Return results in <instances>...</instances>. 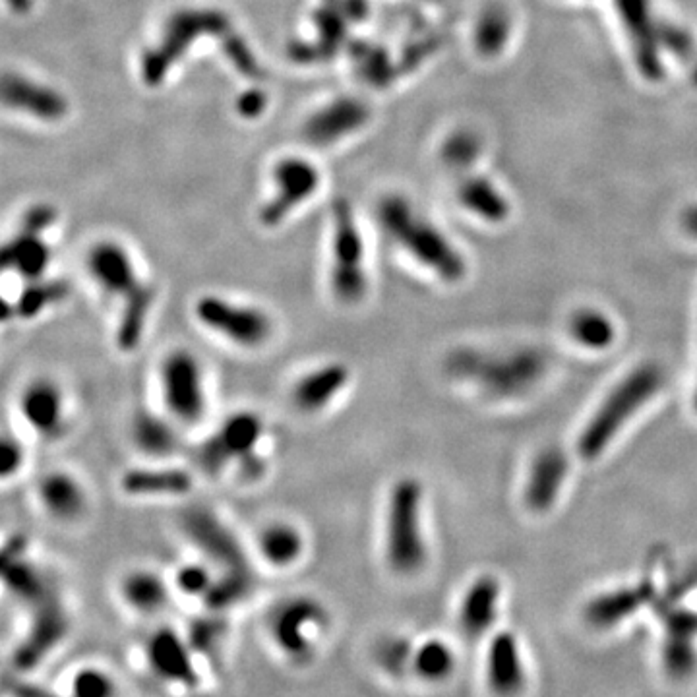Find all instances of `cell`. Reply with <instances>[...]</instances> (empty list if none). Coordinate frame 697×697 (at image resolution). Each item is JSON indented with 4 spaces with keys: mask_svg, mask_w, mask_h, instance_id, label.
Returning <instances> with one entry per match:
<instances>
[{
    "mask_svg": "<svg viewBox=\"0 0 697 697\" xmlns=\"http://www.w3.org/2000/svg\"><path fill=\"white\" fill-rule=\"evenodd\" d=\"M86 273L107 303L115 306L113 343L122 355L136 353L152 324L157 291L134 252L117 239H99L86 252Z\"/></svg>",
    "mask_w": 697,
    "mask_h": 697,
    "instance_id": "obj_1",
    "label": "cell"
},
{
    "mask_svg": "<svg viewBox=\"0 0 697 697\" xmlns=\"http://www.w3.org/2000/svg\"><path fill=\"white\" fill-rule=\"evenodd\" d=\"M266 440V417L254 409H237L196 444L194 469L208 479L233 475L246 486L262 483L270 471Z\"/></svg>",
    "mask_w": 697,
    "mask_h": 697,
    "instance_id": "obj_2",
    "label": "cell"
},
{
    "mask_svg": "<svg viewBox=\"0 0 697 697\" xmlns=\"http://www.w3.org/2000/svg\"><path fill=\"white\" fill-rule=\"evenodd\" d=\"M332 630V608L308 591L277 599L264 616L268 647L285 667L293 670H306L322 657Z\"/></svg>",
    "mask_w": 697,
    "mask_h": 697,
    "instance_id": "obj_3",
    "label": "cell"
},
{
    "mask_svg": "<svg viewBox=\"0 0 697 697\" xmlns=\"http://www.w3.org/2000/svg\"><path fill=\"white\" fill-rule=\"evenodd\" d=\"M376 219L382 233L426 272L444 283H457L465 277L467 262L463 254L409 198L401 194L384 196L378 202Z\"/></svg>",
    "mask_w": 697,
    "mask_h": 697,
    "instance_id": "obj_4",
    "label": "cell"
},
{
    "mask_svg": "<svg viewBox=\"0 0 697 697\" xmlns=\"http://www.w3.org/2000/svg\"><path fill=\"white\" fill-rule=\"evenodd\" d=\"M548 364V355L537 347L510 351L459 349L448 357L446 370L483 394L512 399L535 390L543 382Z\"/></svg>",
    "mask_w": 697,
    "mask_h": 697,
    "instance_id": "obj_5",
    "label": "cell"
},
{
    "mask_svg": "<svg viewBox=\"0 0 697 697\" xmlns=\"http://www.w3.org/2000/svg\"><path fill=\"white\" fill-rule=\"evenodd\" d=\"M425 527V486L415 477L397 479L382 523V558L392 576L409 579L425 572L430 556Z\"/></svg>",
    "mask_w": 697,
    "mask_h": 697,
    "instance_id": "obj_6",
    "label": "cell"
},
{
    "mask_svg": "<svg viewBox=\"0 0 697 697\" xmlns=\"http://www.w3.org/2000/svg\"><path fill=\"white\" fill-rule=\"evenodd\" d=\"M665 372L659 364L645 363L632 368L591 413L581 428L577 452L585 461H595L607 452L618 434L630 425L637 413L661 392Z\"/></svg>",
    "mask_w": 697,
    "mask_h": 697,
    "instance_id": "obj_7",
    "label": "cell"
},
{
    "mask_svg": "<svg viewBox=\"0 0 697 697\" xmlns=\"http://www.w3.org/2000/svg\"><path fill=\"white\" fill-rule=\"evenodd\" d=\"M328 248V291L335 304L357 308L370 295L368 250L363 227L347 200H337L330 221Z\"/></svg>",
    "mask_w": 697,
    "mask_h": 697,
    "instance_id": "obj_8",
    "label": "cell"
},
{
    "mask_svg": "<svg viewBox=\"0 0 697 697\" xmlns=\"http://www.w3.org/2000/svg\"><path fill=\"white\" fill-rule=\"evenodd\" d=\"M190 314L202 332L243 353L266 349L277 332L268 308L225 293H200L192 301Z\"/></svg>",
    "mask_w": 697,
    "mask_h": 697,
    "instance_id": "obj_9",
    "label": "cell"
},
{
    "mask_svg": "<svg viewBox=\"0 0 697 697\" xmlns=\"http://www.w3.org/2000/svg\"><path fill=\"white\" fill-rule=\"evenodd\" d=\"M155 374L161 411L184 430L202 426L212 407L210 378L202 357L188 347H173L159 359Z\"/></svg>",
    "mask_w": 697,
    "mask_h": 697,
    "instance_id": "obj_10",
    "label": "cell"
},
{
    "mask_svg": "<svg viewBox=\"0 0 697 697\" xmlns=\"http://www.w3.org/2000/svg\"><path fill=\"white\" fill-rule=\"evenodd\" d=\"M140 665L153 684L181 696H196L208 682L210 667L192 647L184 630L155 622L140 643Z\"/></svg>",
    "mask_w": 697,
    "mask_h": 697,
    "instance_id": "obj_11",
    "label": "cell"
},
{
    "mask_svg": "<svg viewBox=\"0 0 697 697\" xmlns=\"http://www.w3.org/2000/svg\"><path fill=\"white\" fill-rule=\"evenodd\" d=\"M184 539L219 577L256 579V560L233 527L206 506L188 508L181 517Z\"/></svg>",
    "mask_w": 697,
    "mask_h": 697,
    "instance_id": "obj_12",
    "label": "cell"
},
{
    "mask_svg": "<svg viewBox=\"0 0 697 697\" xmlns=\"http://www.w3.org/2000/svg\"><path fill=\"white\" fill-rule=\"evenodd\" d=\"M229 30V20L213 10H181L163 26L159 39L142 59V76L150 86H159L167 72L179 64L190 45L210 33Z\"/></svg>",
    "mask_w": 697,
    "mask_h": 697,
    "instance_id": "obj_13",
    "label": "cell"
},
{
    "mask_svg": "<svg viewBox=\"0 0 697 697\" xmlns=\"http://www.w3.org/2000/svg\"><path fill=\"white\" fill-rule=\"evenodd\" d=\"M59 215L49 204L33 206L22 215L18 229L2 248V264L18 281H33L51 275L53 248L47 235L55 227Z\"/></svg>",
    "mask_w": 697,
    "mask_h": 697,
    "instance_id": "obj_14",
    "label": "cell"
},
{
    "mask_svg": "<svg viewBox=\"0 0 697 697\" xmlns=\"http://www.w3.org/2000/svg\"><path fill=\"white\" fill-rule=\"evenodd\" d=\"M270 184V192L258 210V221L272 231L283 227L316 196L320 171L310 159L299 155L283 157L273 165Z\"/></svg>",
    "mask_w": 697,
    "mask_h": 697,
    "instance_id": "obj_15",
    "label": "cell"
},
{
    "mask_svg": "<svg viewBox=\"0 0 697 697\" xmlns=\"http://www.w3.org/2000/svg\"><path fill=\"white\" fill-rule=\"evenodd\" d=\"M20 421L41 442L55 444L70 430V403L61 382L53 376H33L16 399Z\"/></svg>",
    "mask_w": 697,
    "mask_h": 697,
    "instance_id": "obj_16",
    "label": "cell"
},
{
    "mask_svg": "<svg viewBox=\"0 0 697 697\" xmlns=\"http://www.w3.org/2000/svg\"><path fill=\"white\" fill-rule=\"evenodd\" d=\"M198 483L194 467L179 461H146L124 469L119 475V492L128 500L171 502L188 498Z\"/></svg>",
    "mask_w": 697,
    "mask_h": 697,
    "instance_id": "obj_17",
    "label": "cell"
},
{
    "mask_svg": "<svg viewBox=\"0 0 697 697\" xmlns=\"http://www.w3.org/2000/svg\"><path fill=\"white\" fill-rule=\"evenodd\" d=\"M353 384V368L345 361H324L303 370L289 384V405L303 417L332 411Z\"/></svg>",
    "mask_w": 697,
    "mask_h": 697,
    "instance_id": "obj_18",
    "label": "cell"
},
{
    "mask_svg": "<svg viewBox=\"0 0 697 697\" xmlns=\"http://www.w3.org/2000/svg\"><path fill=\"white\" fill-rule=\"evenodd\" d=\"M614 4L630 39L637 70L645 80L659 82L665 74V22L655 18L651 0H614Z\"/></svg>",
    "mask_w": 697,
    "mask_h": 697,
    "instance_id": "obj_19",
    "label": "cell"
},
{
    "mask_svg": "<svg viewBox=\"0 0 697 697\" xmlns=\"http://www.w3.org/2000/svg\"><path fill=\"white\" fill-rule=\"evenodd\" d=\"M115 593L119 605L130 616L146 622H161L177 599L171 576L150 566H136L122 572Z\"/></svg>",
    "mask_w": 697,
    "mask_h": 697,
    "instance_id": "obj_20",
    "label": "cell"
},
{
    "mask_svg": "<svg viewBox=\"0 0 697 697\" xmlns=\"http://www.w3.org/2000/svg\"><path fill=\"white\" fill-rule=\"evenodd\" d=\"M35 502L41 512L59 525H76L90 514L88 486L68 469H51L35 485Z\"/></svg>",
    "mask_w": 697,
    "mask_h": 697,
    "instance_id": "obj_21",
    "label": "cell"
},
{
    "mask_svg": "<svg viewBox=\"0 0 697 697\" xmlns=\"http://www.w3.org/2000/svg\"><path fill=\"white\" fill-rule=\"evenodd\" d=\"M308 537L303 527L289 519L266 521L250 546L256 564L270 572H291L308 554Z\"/></svg>",
    "mask_w": 697,
    "mask_h": 697,
    "instance_id": "obj_22",
    "label": "cell"
},
{
    "mask_svg": "<svg viewBox=\"0 0 697 697\" xmlns=\"http://www.w3.org/2000/svg\"><path fill=\"white\" fill-rule=\"evenodd\" d=\"M368 119L370 111L359 99L339 97L308 117L304 136L316 148H334L341 140L357 134Z\"/></svg>",
    "mask_w": 697,
    "mask_h": 697,
    "instance_id": "obj_23",
    "label": "cell"
},
{
    "mask_svg": "<svg viewBox=\"0 0 697 697\" xmlns=\"http://www.w3.org/2000/svg\"><path fill=\"white\" fill-rule=\"evenodd\" d=\"M486 686L496 697H516L527 684L525 659L516 634L498 632L486 651Z\"/></svg>",
    "mask_w": 697,
    "mask_h": 697,
    "instance_id": "obj_24",
    "label": "cell"
},
{
    "mask_svg": "<svg viewBox=\"0 0 697 697\" xmlns=\"http://www.w3.org/2000/svg\"><path fill=\"white\" fill-rule=\"evenodd\" d=\"M663 624V668L668 676L684 680L697 668V614L686 608H670Z\"/></svg>",
    "mask_w": 697,
    "mask_h": 697,
    "instance_id": "obj_25",
    "label": "cell"
},
{
    "mask_svg": "<svg viewBox=\"0 0 697 697\" xmlns=\"http://www.w3.org/2000/svg\"><path fill=\"white\" fill-rule=\"evenodd\" d=\"M184 428L163 411H140L130 425V440L146 461H177Z\"/></svg>",
    "mask_w": 697,
    "mask_h": 697,
    "instance_id": "obj_26",
    "label": "cell"
},
{
    "mask_svg": "<svg viewBox=\"0 0 697 697\" xmlns=\"http://www.w3.org/2000/svg\"><path fill=\"white\" fill-rule=\"evenodd\" d=\"M502 601V585L496 577L479 576L463 593L457 608V624L467 639H481L496 624Z\"/></svg>",
    "mask_w": 697,
    "mask_h": 697,
    "instance_id": "obj_27",
    "label": "cell"
},
{
    "mask_svg": "<svg viewBox=\"0 0 697 697\" xmlns=\"http://www.w3.org/2000/svg\"><path fill=\"white\" fill-rule=\"evenodd\" d=\"M20 283L22 287L18 295L6 299L4 322H8L10 318L16 322H35L66 303L72 293L68 281L53 275Z\"/></svg>",
    "mask_w": 697,
    "mask_h": 697,
    "instance_id": "obj_28",
    "label": "cell"
},
{
    "mask_svg": "<svg viewBox=\"0 0 697 697\" xmlns=\"http://www.w3.org/2000/svg\"><path fill=\"white\" fill-rule=\"evenodd\" d=\"M4 103L39 121H61L68 109L59 91L16 72L4 76Z\"/></svg>",
    "mask_w": 697,
    "mask_h": 697,
    "instance_id": "obj_29",
    "label": "cell"
},
{
    "mask_svg": "<svg viewBox=\"0 0 697 697\" xmlns=\"http://www.w3.org/2000/svg\"><path fill=\"white\" fill-rule=\"evenodd\" d=\"M570 461L560 448H546L535 457L527 483L523 488V500L533 512H546L558 500L568 479Z\"/></svg>",
    "mask_w": 697,
    "mask_h": 697,
    "instance_id": "obj_30",
    "label": "cell"
},
{
    "mask_svg": "<svg viewBox=\"0 0 697 697\" xmlns=\"http://www.w3.org/2000/svg\"><path fill=\"white\" fill-rule=\"evenodd\" d=\"M653 593V583L649 581L601 593L587 603L583 610V618L589 626L597 630H610L637 614L647 603H651Z\"/></svg>",
    "mask_w": 697,
    "mask_h": 697,
    "instance_id": "obj_31",
    "label": "cell"
},
{
    "mask_svg": "<svg viewBox=\"0 0 697 697\" xmlns=\"http://www.w3.org/2000/svg\"><path fill=\"white\" fill-rule=\"evenodd\" d=\"M455 668V649L444 637L430 636L415 641L409 678L423 686H440L454 676Z\"/></svg>",
    "mask_w": 697,
    "mask_h": 697,
    "instance_id": "obj_32",
    "label": "cell"
},
{
    "mask_svg": "<svg viewBox=\"0 0 697 697\" xmlns=\"http://www.w3.org/2000/svg\"><path fill=\"white\" fill-rule=\"evenodd\" d=\"M66 697H121L122 686L115 670L97 661L70 668L59 684Z\"/></svg>",
    "mask_w": 697,
    "mask_h": 697,
    "instance_id": "obj_33",
    "label": "cell"
},
{
    "mask_svg": "<svg viewBox=\"0 0 697 697\" xmlns=\"http://www.w3.org/2000/svg\"><path fill=\"white\" fill-rule=\"evenodd\" d=\"M457 200L467 212L486 223H502L512 212L506 196L485 177L473 175L459 182Z\"/></svg>",
    "mask_w": 697,
    "mask_h": 697,
    "instance_id": "obj_34",
    "label": "cell"
},
{
    "mask_svg": "<svg viewBox=\"0 0 697 697\" xmlns=\"http://www.w3.org/2000/svg\"><path fill=\"white\" fill-rule=\"evenodd\" d=\"M169 576H171L173 589L177 593V599L182 597V599L194 601L202 607L208 601V597L212 595L219 574L215 572V568L210 562L196 556V558L182 560L181 564Z\"/></svg>",
    "mask_w": 697,
    "mask_h": 697,
    "instance_id": "obj_35",
    "label": "cell"
},
{
    "mask_svg": "<svg viewBox=\"0 0 697 697\" xmlns=\"http://www.w3.org/2000/svg\"><path fill=\"white\" fill-rule=\"evenodd\" d=\"M512 35V18L508 10L500 4H490L481 12L477 24H475V49L481 57L494 59L498 57Z\"/></svg>",
    "mask_w": 697,
    "mask_h": 697,
    "instance_id": "obj_36",
    "label": "cell"
},
{
    "mask_svg": "<svg viewBox=\"0 0 697 697\" xmlns=\"http://www.w3.org/2000/svg\"><path fill=\"white\" fill-rule=\"evenodd\" d=\"M570 337L589 351H605L616 339V326L610 316L597 308H581L568 324Z\"/></svg>",
    "mask_w": 697,
    "mask_h": 697,
    "instance_id": "obj_37",
    "label": "cell"
},
{
    "mask_svg": "<svg viewBox=\"0 0 697 697\" xmlns=\"http://www.w3.org/2000/svg\"><path fill=\"white\" fill-rule=\"evenodd\" d=\"M413 645L415 641L403 636L380 637L372 645V665L390 680L409 678Z\"/></svg>",
    "mask_w": 697,
    "mask_h": 697,
    "instance_id": "obj_38",
    "label": "cell"
},
{
    "mask_svg": "<svg viewBox=\"0 0 697 697\" xmlns=\"http://www.w3.org/2000/svg\"><path fill=\"white\" fill-rule=\"evenodd\" d=\"M479 155L481 140L469 130L455 132L442 148L444 163L454 171H469V167L479 159Z\"/></svg>",
    "mask_w": 697,
    "mask_h": 697,
    "instance_id": "obj_39",
    "label": "cell"
},
{
    "mask_svg": "<svg viewBox=\"0 0 697 697\" xmlns=\"http://www.w3.org/2000/svg\"><path fill=\"white\" fill-rule=\"evenodd\" d=\"M0 477L4 483L18 479L28 463V446L22 436L4 430L0 442Z\"/></svg>",
    "mask_w": 697,
    "mask_h": 697,
    "instance_id": "obj_40",
    "label": "cell"
},
{
    "mask_svg": "<svg viewBox=\"0 0 697 697\" xmlns=\"http://www.w3.org/2000/svg\"><path fill=\"white\" fill-rule=\"evenodd\" d=\"M682 227L686 231V235H690L692 239H697V206L688 208L682 215Z\"/></svg>",
    "mask_w": 697,
    "mask_h": 697,
    "instance_id": "obj_41",
    "label": "cell"
},
{
    "mask_svg": "<svg viewBox=\"0 0 697 697\" xmlns=\"http://www.w3.org/2000/svg\"><path fill=\"white\" fill-rule=\"evenodd\" d=\"M694 84H696V86H697V66H696V70H694Z\"/></svg>",
    "mask_w": 697,
    "mask_h": 697,
    "instance_id": "obj_42",
    "label": "cell"
}]
</instances>
